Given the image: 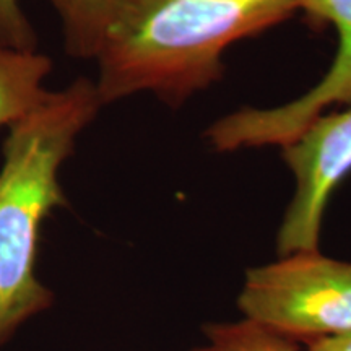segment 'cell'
Returning a JSON list of instances; mask_svg holds the SVG:
<instances>
[{
	"instance_id": "obj_7",
	"label": "cell",
	"mask_w": 351,
	"mask_h": 351,
	"mask_svg": "<svg viewBox=\"0 0 351 351\" xmlns=\"http://www.w3.org/2000/svg\"><path fill=\"white\" fill-rule=\"evenodd\" d=\"M59 13L65 51L78 59H96L109 29L130 0H47Z\"/></svg>"
},
{
	"instance_id": "obj_9",
	"label": "cell",
	"mask_w": 351,
	"mask_h": 351,
	"mask_svg": "<svg viewBox=\"0 0 351 351\" xmlns=\"http://www.w3.org/2000/svg\"><path fill=\"white\" fill-rule=\"evenodd\" d=\"M0 47L19 52L38 51V36L21 10L20 0H0Z\"/></svg>"
},
{
	"instance_id": "obj_2",
	"label": "cell",
	"mask_w": 351,
	"mask_h": 351,
	"mask_svg": "<svg viewBox=\"0 0 351 351\" xmlns=\"http://www.w3.org/2000/svg\"><path fill=\"white\" fill-rule=\"evenodd\" d=\"M101 106L96 83L78 78L8 125L0 169V343L52 304L34 275L39 228L67 205L59 169Z\"/></svg>"
},
{
	"instance_id": "obj_10",
	"label": "cell",
	"mask_w": 351,
	"mask_h": 351,
	"mask_svg": "<svg viewBox=\"0 0 351 351\" xmlns=\"http://www.w3.org/2000/svg\"><path fill=\"white\" fill-rule=\"evenodd\" d=\"M306 351H351V332L306 345Z\"/></svg>"
},
{
	"instance_id": "obj_5",
	"label": "cell",
	"mask_w": 351,
	"mask_h": 351,
	"mask_svg": "<svg viewBox=\"0 0 351 351\" xmlns=\"http://www.w3.org/2000/svg\"><path fill=\"white\" fill-rule=\"evenodd\" d=\"M282 156L296 189L276 234V254L319 251L328 199L351 173V109L320 114L283 145Z\"/></svg>"
},
{
	"instance_id": "obj_6",
	"label": "cell",
	"mask_w": 351,
	"mask_h": 351,
	"mask_svg": "<svg viewBox=\"0 0 351 351\" xmlns=\"http://www.w3.org/2000/svg\"><path fill=\"white\" fill-rule=\"evenodd\" d=\"M52 60L39 52L0 47V127L10 125L46 98Z\"/></svg>"
},
{
	"instance_id": "obj_8",
	"label": "cell",
	"mask_w": 351,
	"mask_h": 351,
	"mask_svg": "<svg viewBox=\"0 0 351 351\" xmlns=\"http://www.w3.org/2000/svg\"><path fill=\"white\" fill-rule=\"evenodd\" d=\"M207 343L191 351H301L300 343L243 319L239 322H210L202 327Z\"/></svg>"
},
{
	"instance_id": "obj_4",
	"label": "cell",
	"mask_w": 351,
	"mask_h": 351,
	"mask_svg": "<svg viewBox=\"0 0 351 351\" xmlns=\"http://www.w3.org/2000/svg\"><path fill=\"white\" fill-rule=\"evenodd\" d=\"M313 26L332 25L339 49L332 67L317 85L295 101L274 109L244 108L228 114L207 130L217 152L263 145H287L333 104L351 103V0H296Z\"/></svg>"
},
{
	"instance_id": "obj_3",
	"label": "cell",
	"mask_w": 351,
	"mask_h": 351,
	"mask_svg": "<svg viewBox=\"0 0 351 351\" xmlns=\"http://www.w3.org/2000/svg\"><path fill=\"white\" fill-rule=\"evenodd\" d=\"M244 319L295 343L351 332V263L307 251L245 270Z\"/></svg>"
},
{
	"instance_id": "obj_1",
	"label": "cell",
	"mask_w": 351,
	"mask_h": 351,
	"mask_svg": "<svg viewBox=\"0 0 351 351\" xmlns=\"http://www.w3.org/2000/svg\"><path fill=\"white\" fill-rule=\"evenodd\" d=\"M296 10V0H130L96 57L101 103L150 91L179 106L221 80L230 44Z\"/></svg>"
}]
</instances>
